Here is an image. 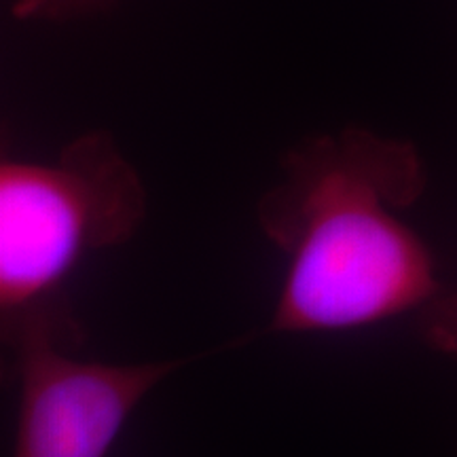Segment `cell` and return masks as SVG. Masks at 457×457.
Wrapping results in <instances>:
<instances>
[{"label":"cell","instance_id":"1","mask_svg":"<svg viewBox=\"0 0 457 457\" xmlns=\"http://www.w3.org/2000/svg\"><path fill=\"white\" fill-rule=\"evenodd\" d=\"M413 142L362 128L288 151L259 225L286 254L265 335L341 333L420 312L443 293L424 239L400 219L426 191Z\"/></svg>","mask_w":457,"mask_h":457},{"label":"cell","instance_id":"2","mask_svg":"<svg viewBox=\"0 0 457 457\" xmlns=\"http://www.w3.org/2000/svg\"><path fill=\"white\" fill-rule=\"evenodd\" d=\"M146 191L108 131H87L54 163L0 165V320L68 303L64 279L96 250L129 242Z\"/></svg>","mask_w":457,"mask_h":457},{"label":"cell","instance_id":"3","mask_svg":"<svg viewBox=\"0 0 457 457\" xmlns=\"http://www.w3.org/2000/svg\"><path fill=\"white\" fill-rule=\"evenodd\" d=\"M3 339L20 381L13 457H106L148 392L188 362L74 358L83 327L71 303L24 313L4 324Z\"/></svg>","mask_w":457,"mask_h":457},{"label":"cell","instance_id":"4","mask_svg":"<svg viewBox=\"0 0 457 457\" xmlns=\"http://www.w3.org/2000/svg\"><path fill=\"white\" fill-rule=\"evenodd\" d=\"M417 327L428 347L457 356V293H441L417 312Z\"/></svg>","mask_w":457,"mask_h":457},{"label":"cell","instance_id":"5","mask_svg":"<svg viewBox=\"0 0 457 457\" xmlns=\"http://www.w3.org/2000/svg\"><path fill=\"white\" fill-rule=\"evenodd\" d=\"M112 0H13V15L17 20L64 21L100 11Z\"/></svg>","mask_w":457,"mask_h":457}]
</instances>
